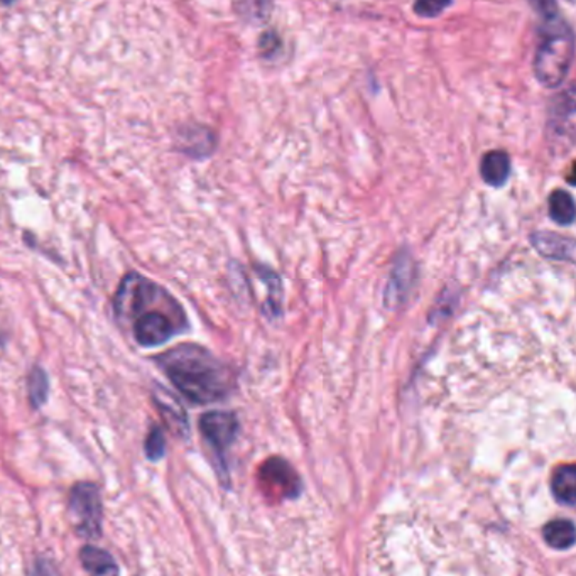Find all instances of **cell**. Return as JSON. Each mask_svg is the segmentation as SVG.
Masks as SVG:
<instances>
[{
	"label": "cell",
	"instance_id": "6da1fadb",
	"mask_svg": "<svg viewBox=\"0 0 576 576\" xmlns=\"http://www.w3.org/2000/svg\"><path fill=\"white\" fill-rule=\"evenodd\" d=\"M114 312L143 347H159L190 328L184 308L168 289L131 273L114 298Z\"/></svg>",
	"mask_w": 576,
	"mask_h": 576
},
{
	"label": "cell",
	"instance_id": "7a4b0ae2",
	"mask_svg": "<svg viewBox=\"0 0 576 576\" xmlns=\"http://www.w3.org/2000/svg\"><path fill=\"white\" fill-rule=\"evenodd\" d=\"M156 361L173 385L194 404L215 402L232 391L230 369L200 345L183 343L159 355Z\"/></svg>",
	"mask_w": 576,
	"mask_h": 576
},
{
	"label": "cell",
	"instance_id": "3957f363",
	"mask_svg": "<svg viewBox=\"0 0 576 576\" xmlns=\"http://www.w3.org/2000/svg\"><path fill=\"white\" fill-rule=\"evenodd\" d=\"M540 41L534 56V74L542 86L558 88L563 84L575 53V37L570 25L554 4H540Z\"/></svg>",
	"mask_w": 576,
	"mask_h": 576
},
{
	"label": "cell",
	"instance_id": "277c9868",
	"mask_svg": "<svg viewBox=\"0 0 576 576\" xmlns=\"http://www.w3.org/2000/svg\"><path fill=\"white\" fill-rule=\"evenodd\" d=\"M73 524L84 540H96L102 534V499L95 483H76L70 492Z\"/></svg>",
	"mask_w": 576,
	"mask_h": 576
},
{
	"label": "cell",
	"instance_id": "5b68a950",
	"mask_svg": "<svg viewBox=\"0 0 576 576\" xmlns=\"http://www.w3.org/2000/svg\"><path fill=\"white\" fill-rule=\"evenodd\" d=\"M200 426L204 438L215 448L218 455L227 450L237 432V420L230 412H208L202 416Z\"/></svg>",
	"mask_w": 576,
	"mask_h": 576
},
{
	"label": "cell",
	"instance_id": "8992f818",
	"mask_svg": "<svg viewBox=\"0 0 576 576\" xmlns=\"http://www.w3.org/2000/svg\"><path fill=\"white\" fill-rule=\"evenodd\" d=\"M534 249L552 261L573 263L575 259V241L552 232H536L531 235Z\"/></svg>",
	"mask_w": 576,
	"mask_h": 576
},
{
	"label": "cell",
	"instance_id": "52a82bcc",
	"mask_svg": "<svg viewBox=\"0 0 576 576\" xmlns=\"http://www.w3.org/2000/svg\"><path fill=\"white\" fill-rule=\"evenodd\" d=\"M482 180L492 188L504 186L511 174V159L504 151H491L482 157Z\"/></svg>",
	"mask_w": 576,
	"mask_h": 576
},
{
	"label": "cell",
	"instance_id": "ba28073f",
	"mask_svg": "<svg viewBox=\"0 0 576 576\" xmlns=\"http://www.w3.org/2000/svg\"><path fill=\"white\" fill-rule=\"evenodd\" d=\"M412 263L408 257H401L397 259L396 267L392 271L391 283L385 289V304L389 306H397L401 301L406 298L409 288H411V279H412Z\"/></svg>",
	"mask_w": 576,
	"mask_h": 576
},
{
	"label": "cell",
	"instance_id": "9c48e42d",
	"mask_svg": "<svg viewBox=\"0 0 576 576\" xmlns=\"http://www.w3.org/2000/svg\"><path fill=\"white\" fill-rule=\"evenodd\" d=\"M552 493L561 504L573 507L576 495V470L573 465L561 467L552 477Z\"/></svg>",
	"mask_w": 576,
	"mask_h": 576
},
{
	"label": "cell",
	"instance_id": "30bf717a",
	"mask_svg": "<svg viewBox=\"0 0 576 576\" xmlns=\"http://www.w3.org/2000/svg\"><path fill=\"white\" fill-rule=\"evenodd\" d=\"M575 215L573 196L564 190H554L550 196V216L552 222L568 227L575 222Z\"/></svg>",
	"mask_w": 576,
	"mask_h": 576
},
{
	"label": "cell",
	"instance_id": "8fae6325",
	"mask_svg": "<svg viewBox=\"0 0 576 576\" xmlns=\"http://www.w3.org/2000/svg\"><path fill=\"white\" fill-rule=\"evenodd\" d=\"M544 540L554 550L571 548L575 542V526L571 521L558 519L544 528Z\"/></svg>",
	"mask_w": 576,
	"mask_h": 576
},
{
	"label": "cell",
	"instance_id": "7c38bea8",
	"mask_svg": "<svg viewBox=\"0 0 576 576\" xmlns=\"http://www.w3.org/2000/svg\"><path fill=\"white\" fill-rule=\"evenodd\" d=\"M27 391H29V401H31L33 408H41L46 402L49 392V381L48 375L43 369L35 367L31 371L29 379H27Z\"/></svg>",
	"mask_w": 576,
	"mask_h": 576
},
{
	"label": "cell",
	"instance_id": "4fadbf2b",
	"mask_svg": "<svg viewBox=\"0 0 576 576\" xmlns=\"http://www.w3.org/2000/svg\"><path fill=\"white\" fill-rule=\"evenodd\" d=\"M80 560L88 571H96L104 566L114 564V558L107 551H104L100 548H94V546H84V550L80 551Z\"/></svg>",
	"mask_w": 576,
	"mask_h": 576
},
{
	"label": "cell",
	"instance_id": "5bb4252c",
	"mask_svg": "<svg viewBox=\"0 0 576 576\" xmlns=\"http://www.w3.org/2000/svg\"><path fill=\"white\" fill-rule=\"evenodd\" d=\"M145 456L151 460V462H157L164 456L166 452V440H164V434L163 430L159 426H153L149 432H147V438H145L144 443Z\"/></svg>",
	"mask_w": 576,
	"mask_h": 576
},
{
	"label": "cell",
	"instance_id": "9a60e30c",
	"mask_svg": "<svg viewBox=\"0 0 576 576\" xmlns=\"http://www.w3.org/2000/svg\"><path fill=\"white\" fill-rule=\"evenodd\" d=\"M450 5H452V2H434V0H430V2H418L414 5V11H416L418 15H422V17H436V15L443 13L444 9H448Z\"/></svg>",
	"mask_w": 576,
	"mask_h": 576
},
{
	"label": "cell",
	"instance_id": "2e32d148",
	"mask_svg": "<svg viewBox=\"0 0 576 576\" xmlns=\"http://www.w3.org/2000/svg\"><path fill=\"white\" fill-rule=\"evenodd\" d=\"M94 576H119V568L115 563L108 564V566H104V568L94 571Z\"/></svg>",
	"mask_w": 576,
	"mask_h": 576
}]
</instances>
